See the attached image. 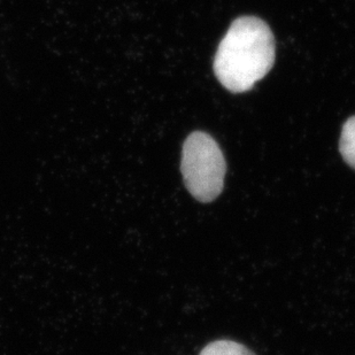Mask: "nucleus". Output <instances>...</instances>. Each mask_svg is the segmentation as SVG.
Returning <instances> with one entry per match:
<instances>
[{
  "label": "nucleus",
  "mask_w": 355,
  "mask_h": 355,
  "mask_svg": "<svg viewBox=\"0 0 355 355\" xmlns=\"http://www.w3.org/2000/svg\"><path fill=\"white\" fill-rule=\"evenodd\" d=\"M275 61V40L265 21L241 17L218 45L214 73L230 92L243 94L265 78Z\"/></svg>",
  "instance_id": "obj_1"
},
{
  "label": "nucleus",
  "mask_w": 355,
  "mask_h": 355,
  "mask_svg": "<svg viewBox=\"0 0 355 355\" xmlns=\"http://www.w3.org/2000/svg\"><path fill=\"white\" fill-rule=\"evenodd\" d=\"M199 355H254L244 345L232 340H218L206 346Z\"/></svg>",
  "instance_id": "obj_4"
},
{
  "label": "nucleus",
  "mask_w": 355,
  "mask_h": 355,
  "mask_svg": "<svg viewBox=\"0 0 355 355\" xmlns=\"http://www.w3.org/2000/svg\"><path fill=\"white\" fill-rule=\"evenodd\" d=\"M184 184L197 200L211 202L221 195L227 164L214 138L202 132H192L183 145L181 162Z\"/></svg>",
  "instance_id": "obj_2"
},
{
  "label": "nucleus",
  "mask_w": 355,
  "mask_h": 355,
  "mask_svg": "<svg viewBox=\"0 0 355 355\" xmlns=\"http://www.w3.org/2000/svg\"><path fill=\"white\" fill-rule=\"evenodd\" d=\"M339 151L346 164L355 169V116L346 121L343 127Z\"/></svg>",
  "instance_id": "obj_3"
}]
</instances>
